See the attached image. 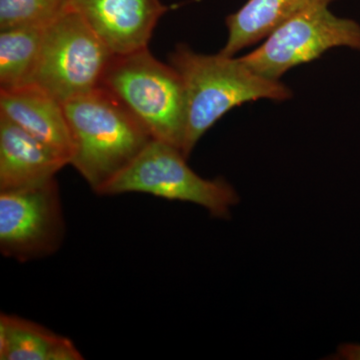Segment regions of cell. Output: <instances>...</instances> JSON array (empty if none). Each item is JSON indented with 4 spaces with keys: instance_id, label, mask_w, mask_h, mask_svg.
<instances>
[{
    "instance_id": "9",
    "label": "cell",
    "mask_w": 360,
    "mask_h": 360,
    "mask_svg": "<svg viewBox=\"0 0 360 360\" xmlns=\"http://www.w3.org/2000/svg\"><path fill=\"white\" fill-rule=\"evenodd\" d=\"M0 115L65 158L70 165L73 141L63 103L34 84L0 90Z\"/></svg>"
},
{
    "instance_id": "10",
    "label": "cell",
    "mask_w": 360,
    "mask_h": 360,
    "mask_svg": "<svg viewBox=\"0 0 360 360\" xmlns=\"http://www.w3.org/2000/svg\"><path fill=\"white\" fill-rule=\"evenodd\" d=\"M68 165L65 158L0 115V191L41 184Z\"/></svg>"
},
{
    "instance_id": "5",
    "label": "cell",
    "mask_w": 360,
    "mask_h": 360,
    "mask_svg": "<svg viewBox=\"0 0 360 360\" xmlns=\"http://www.w3.org/2000/svg\"><path fill=\"white\" fill-rule=\"evenodd\" d=\"M113 56L86 21L68 7L45 25L39 60L28 84L65 103L101 86Z\"/></svg>"
},
{
    "instance_id": "3",
    "label": "cell",
    "mask_w": 360,
    "mask_h": 360,
    "mask_svg": "<svg viewBox=\"0 0 360 360\" xmlns=\"http://www.w3.org/2000/svg\"><path fill=\"white\" fill-rule=\"evenodd\" d=\"M101 85L122 101L153 139L181 150L186 130V96L181 77L174 66L156 59L148 47L115 54Z\"/></svg>"
},
{
    "instance_id": "8",
    "label": "cell",
    "mask_w": 360,
    "mask_h": 360,
    "mask_svg": "<svg viewBox=\"0 0 360 360\" xmlns=\"http://www.w3.org/2000/svg\"><path fill=\"white\" fill-rule=\"evenodd\" d=\"M113 54L148 46L158 20L167 13L160 0H68Z\"/></svg>"
},
{
    "instance_id": "1",
    "label": "cell",
    "mask_w": 360,
    "mask_h": 360,
    "mask_svg": "<svg viewBox=\"0 0 360 360\" xmlns=\"http://www.w3.org/2000/svg\"><path fill=\"white\" fill-rule=\"evenodd\" d=\"M169 65L179 73L186 96V130L181 153L188 160L201 137L232 108L258 99L285 101L292 97L281 80L262 77L240 58L198 53L180 44Z\"/></svg>"
},
{
    "instance_id": "12",
    "label": "cell",
    "mask_w": 360,
    "mask_h": 360,
    "mask_svg": "<svg viewBox=\"0 0 360 360\" xmlns=\"http://www.w3.org/2000/svg\"><path fill=\"white\" fill-rule=\"evenodd\" d=\"M68 338L16 315L0 316V359L82 360Z\"/></svg>"
},
{
    "instance_id": "14",
    "label": "cell",
    "mask_w": 360,
    "mask_h": 360,
    "mask_svg": "<svg viewBox=\"0 0 360 360\" xmlns=\"http://www.w3.org/2000/svg\"><path fill=\"white\" fill-rule=\"evenodd\" d=\"M68 0H0V30L45 26L68 8Z\"/></svg>"
},
{
    "instance_id": "7",
    "label": "cell",
    "mask_w": 360,
    "mask_h": 360,
    "mask_svg": "<svg viewBox=\"0 0 360 360\" xmlns=\"http://www.w3.org/2000/svg\"><path fill=\"white\" fill-rule=\"evenodd\" d=\"M65 236L56 177L25 188L0 191V251L28 262L53 255Z\"/></svg>"
},
{
    "instance_id": "4",
    "label": "cell",
    "mask_w": 360,
    "mask_h": 360,
    "mask_svg": "<svg viewBox=\"0 0 360 360\" xmlns=\"http://www.w3.org/2000/svg\"><path fill=\"white\" fill-rule=\"evenodd\" d=\"M179 148L153 139L131 163L98 191L99 195L146 193L184 201L205 208L213 219H231L240 201L238 191L224 179H206L187 165Z\"/></svg>"
},
{
    "instance_id": "13",
    "label": "cell",
    "mask_w": 360,
    "mask_h": 360,
    "mask_svg": "<svg viewBox=\"0 0 360 360\" xmlns=\"http://www.w3.org/2000/svg\"><path fill=\"white\" fill-rule=\"evenodd\" d=\"M45 26L0 30V90L30 84L39 60Z\"/></svg>"
},
{
    "instance_id": "11",
    "label": "cell",
    "mask_w": 360,
    "mask_h": 360,
    "mask_svg": "<svg viewBox=\"0 0 360 360\" xmlns=\"http://www.w3.org/2000/svg\"><path fill=\"white\" fill-rule=\"evenodd\" d=\"M335 0H248L226 18L229 35L220 53L234 56L257 44L290 18L321 2Z\"/></svg>"
},
{
    "instance_id": "6",
    "label": "cell",
    "mask_w": 360,
    "mask_h": 360,
    "mask_svg": "<svg viewBox=\"0 0 360 360\" xmlns=\"http://www.w3.org/2000/svg\"><path fill=\"white\" fill-rule=\"evenodd\" d=\"M331 2L309 7L270 33L264 44L240 59L258 75L279 80L296 66L335 47L360 52V25L329 11Z\"/></svg>"
},
{
    "instance_id": "2",
    "label": "cell",
    "mask_w": 360,
    "mask_h": 360,
    "mask_svg": "<svg viewBox=\"0 0 360 360\" xmlns=\"http://www.w3.org/2000/svg\"><path fill=\"white\" fill-rule=\"evenodd\" d=\"M63 105L73 141L70 165L96 193L153 139L141 120L101 85Z\"/></svg>"
}]
</instances>
